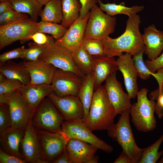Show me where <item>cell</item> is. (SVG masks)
<instances>
[{
  "instance_id": "2",
  "label": "cell",
  "mask_w": 163,
  "mask_h": 163,
  "mask_svg": "<svg viewBox=\"0 0 163 163\" xmlns=\"http://www.w3.org/2000/svg\"><path fill=\"white\" fill-rule=\"evenodd\" d=\"M117 114L104 85H101L95 91L88 116L84 122L92 132L108 130L114 125V119Z\"/></svg>"
},
{
  "instance_id": "9",
  "label": "cell",
  "mask_w": 163,
  "mask_h": 163,
  "mask_svg": "<svg viewBox=\"0 0 163 163\" xmlns=\"http://www.w3.org/2000/svg\"><path fill=\"white\" fill-rule=\"evenodd\" d=\"M38 22L30 18L0 26V50L38 32Z\"/></svg>"
},
{
  "instance_id": "4",
  "label": "cell",
  "mask_w": 163,
  "mask_h": 163,
  "mask_svg": "<svg viewBox=\"0 0 163 163\" xmlns=\"http://www.w3.org/2000/svg\"><path fill=\"white\" fill-rule=\"evenodd\" d=\"M149 91L146 88L139 90L137 101L132 104L130 110L134 125L138 130L144 132L152 131L156 127L154 114L156 102L148 99L147 94Z\"/></svg>"
},
{
  "instance_id": "44",
  "label": "cell",
  "mask_w": 163,
  "mask_h": 163,
  "mask_svg": "<svg viewBox=\"0 0 163 163\" xmlns=\"http://www.w3.org/2000/svg\"><path fill=\"white\" fill-rule=\"evenodd\" d=\"M53 163H73L66 148L61 155L51 162Z\"/></svg>"
},
{
  "instance_id": "16",
  "label": "cell",
  "mask_w": 163,
  "mask_h": 163,
  "mask_svg": "<svg viewBox=\"0 0 163 163\" xmlns=\"http://www.w3.org/2000/svg\"><path fill=\"white\" fill-rule=\"evenodd\" d=\"M90 11L84 18L79 16L67 29L64 35L55 42L71 52L81 44L84 38Z\"/></svg>"
},
{
  "instance_id": "36",
  "label": "cell",
  "mask_w": 163,
  "mask_h": 163,
  "mask_svg": "<svg viewBox=\"0 0 163 163\" xmlns=\"http://www.w3.org/2000/svg\"><path fill=\"white\" fill-rule=\"evenodd\" d=\"M22 84L18 80L7 77L0 82V94H11L19 89Z\"/></svg>"
},
{
  "instance_id": "27",
  "label": "cell",
  "mask_w": 163,
  "mask_h": 163,
  "mask_svg": "<svg viewBox=\"0 0 163 163\" xmlns=\"http://www.w3.org/2000/svg\"><path fill=\"white\" fill-rule=\"evenodd\" d=\"M97 3L101 10L105 12L106 14L111 16L122 14L126 15L129 17L136 14L142 11L144 8L142 5L128 7L125 5L124 2H122L119 5L114 3L104 4L101 0H98Z\"/></svg>"
},
{
  "instance_id": "30",
  "label": "cell",
  "mask_w": 163,
  "mask_h": 163,
  "mask_svg": "<svg viewBox=\"0 0 163 163\" xmlns=\"http://www.w3.org/2000/svg\"><path fill=\"white\" fill-rule=\"evenodd\" d=\"M72 53L75 65L84 74L86 75L92 72L93 56L81 44Z\"/></svg>"
},
{
  "instance_id": "13",
  "label": "cell",
  "mask_w": 163,
  "mask_h": 163,
  "mask_svg": "<svg viewBox=\"0 0 163 163\" xmlns=\"http://www.w3.org/2000/svg\"><path fill=\"white\" fill-rule=\"evenodd\" d=\"M48 97L62 114L65 120H83L84 109L77 95H70L60 97L53 92Z\"/></svg>"
},
{
  "instance_id": "1",
  "label": "cell",
  "mask_w": 163,
  "mask_h": 163,
  "mask_svg": "<svg viewBox=\"0 0 163 163\" xmlns=\"http://www.w3.org/2000/svg\"><path fill=\"white\" fill-rule=\"evenodd\" d=\"M139 16L137 14L129 17L124 32L117 38L109 37L103 41L106 56H119L123 52L135 56L145 49L139 30Z\"/></svg>"
},
{
  "instance_id": "32",
  "label": "cell",
  "mask_w": 163,
  "mask_h": 163,
  "mask_svg": "<svg viewBox=\"0 0 163 163\" xmlns=\"http://www.w3.org/2000/svg\"><path fill=\"white\" fill-rule=\"evenodd\" d=\"M67 29L57 23L42 21L38 22V32L50 34L55 40L62 37Z\"/></svg>"
},
{
  "instance_id": "50",
  "label": "cell",
  "mask_w": 163,
  "mask_h": 163,
  "mask_svg": "<svg viewBox=\"0 0 163 163\" xmlns=\"http://www.w3.org/2000/svg\"><path fill=\"white\" fill-rule=\"evenodd\" d=\"M158 163H163V154L162 155V157L160 160L158 162Z\"/></svg>"
},
{
  "instance_id": "40",
  "label": "cell",
  "mask_w": 163,
  "mask_h": 163,
  "mask_svg": "<svg viewBox=\"0 0 163 163\" xmlns=\"http://www.w3.org/2000/svg\"><path fill=\"white\" fill-rule=\"evenodd\" d=\"M144 62L145 66L150 71L149 74L155 77V72L157 70L163 67V52L156 59L153 60L146 59Z\"/></svg>"
},
{
  "instance_id": "6",
  "label": "cell",
  "mask_w": 163,
  "mask_h": 163,
  "mask_svg": "<svg viewBox=\"0 0 163 163\" xmlns=\"http://www.w3.org/2000/svg\"><path fill=\"white\" fill-rule=\"evenodd\" d=\"M0 105L8 106L12 127L25 130L34 112L19 90L10 94H0Z\"/></svg>"
},
{
  "instance_id": "11",
  "label": "cell",
  "mask_w": 163,
  "mask_h": 163,
  "mask_svg": "<svg viewBox=\"0 0 163 163\" xmlns=\"http://www.w3.org/2000/svg\"><path fill=\"white\" fill-rule=\"evenodd\" d=\"M43 156L47 162H52L66 149L69 140L66 135L37 129Z\"/></svg>"
},
{
  "instance_id": "51",
  "label": "cell",
  "mask_w": 163,
  "mask_h": 163,
  "mask_svg": "<svg viewBox=\"0 0 163 163\" xmlns=\"http://www.w3.org/2000/svg\"><path fill=\"white\" fill-rule=\"evenodd\" d=\"M8 1V0H0V2H2V1Z\"/></svg>"
},
{
  "instance_id": "15",
  "label": "cell",
  "mask_w": 163,
  "mask_h": 163,
  "mask_svg": "<svg viewBox=\"0 0 163 163\" xmlns=\"http://www.w3.org/2000/svg\"><path fill=\"white\" fill-rule=\"evenodd\" d=\"M83 78L72 72L57 68L51 84L54 92L58 96L77 95Z\"/></svg>"
},
{
  "instance_id": "35",
  "label": "cell",
  "mask_w": 163,
  "mask_h": 163,
  "mask_svg": "<svg viewBox=\"0 0 163 163\" xmlns=\"http://www.w3.org/2000/svg\"><path fill=\"white\" fill-rule=\"evenodd\" d=\"M29 18L26 14L18 12L11 9L0 14V26L11 24Z\"/></svg>"
},
{
  "instance_id": "33",
  "label": "cell",
  "mask_w": 163,
  "mask_h": 163,
  "mask_svg": "<svg viewBox=\"0 0 163 163\" xmlns=\"http://www.w3.org/2000/svg\"><path fill=\"white\" fill-rule=\"evenodd\" d=\"M81 45L92 56H105L104 46L102 40L84 37Z\"/></svg>"
},
{
  "instance_id": "8",
  "label": "cell",
  "mask_w": 163,
  "mask_h": 163,
  "mask_svg": "<svg viewBox=\"0 0 163 163\" xmlns=\"http://www.w3.org/2000/svg\"><path fill=\"white\" fill-rule=\"evenodd\" d=\"M61 129L69 139L82 140L108 153L113 150L112 146L94 134L82 120H64L62 124Z\"/></svg>"
},
{
  "instance_id": "26",
  "label": "cell",
  "mask_w": 163,
  "mask_h": 163,
  "mask_svg": "<svg viewBox=\"0 0 163 163\" xmlns=\"http://www.w3.org/2000/svg\"><path fill=\"white\" fill-rule=\"evenodd\" d=\"M11 8L19 13H27L37 22L42 6L36 0H8Z\"/></svg>"
},
{
  "instance_id": "17",
  "label": "cell",
  "mask_w": 163,
  "mask_h": 163,
  "mask_svg": "<svg viewBox=\"0 0 163 163\" xmlns=\"http://www.w3.org/2000/svg\"><path fill=\"white\" fill-rule=\"evenodd\" d=\"M132 56L126 53L119 56L117 60L120 71L123 76L127 93L131 99L135 98L139 91L137 82L138 74Z\"/></svg>"
},
{
  "instance_id": "34",
  "label": "cell",
  "mask_w": 163,
  "mask_h": 163,
  "mask_svg": "<svg viewBox=\"0 0 163 163\" xmlns=\"http://www.w3.org/2000/svg\"><path fill=\"white\" fill-rule=\"evenodd\" d=\"M49 44L39 45L34 42L28 44V47L25 49L24 59L25 61H34L38 59Z\"/></svg>"
},
{
  "instance_id": "37",
  "label": "cell",
  "mask_w": 163,
  "mask_h": 163,
  "mask_svg": "<svg viewBox=\"0 0 163 163\" xmlns=\"http://www.w3.org/2000/svg\"><path fill=\"white\" fill-rule=\"evenodd\" d=\"M31 40L34 42L39 45L50 44L55 42V40L52 36H50L40 32H36L20 41L23 44Z\"/></svg>"
},
{
  "instance_id": "12",
  "label": "cell",
  "mask_w": 163,
  "mask_h": 163,
  "mask_svg": "<svg viewBox=\"0 0 163 163\" xmlns=\"http://www.w3.org/2000/svg\"><path fill=\"white\" fill-rule=\"evenodd\" d=\"M31 118L26 128L21 141V155L27 162L47 163L43 158L37 129L33 125Z\"/></svg>"
},
{
  "instance_id": "42",
  "label": "cell",
  "mask_w": 163,
  "mask_h": 163,
  "mask_svg": "<svg viewBox=\"0 0 163 163\" xmlns=\"http://www.w3.org/2000/svg\"><path fill=\"white\" fill-rule=\"evenodd\" d=\"M81 5L80 16L84 18L97 3L98 0H79Z\"/></svg>"
},
{
  "instance_id": "28",
  "label": "cell",
  "mask_w": 163,
  "mask_h": 163,
  "mask_svg": "<svg viewBox=\"0 0 163 163\" xmlns=\"http://www.w3.org/2000/svg\"><path fill=\"white\" fill-rule=\"evenodd\" d=\"M63 16L62 24L68 29L80 16L81 8L78 0H61Z\"/></svg>"
},
{
  "instance_id": "25",
  "label": "cell",
  "mask_w": 163,
  "mask_h": 163,
  "mask_svg": "<svg viewBox=\"0 0 163 163\" xmlns=\"http://www.w3.org/2000/svg\"><path fill=\"white\" fill-rule=\"evenodd\" d=\"M95 80L92 72L86 75L83 78L82 83L77 96L83 105L85 122L88 116L94 91Z\"/></svg>"
},
{
  "instance_id": "23",
  "label": "cell",
  "mask_w": 163,
  "mask_h": 163,
  "mask_svg": "<svg viewBox=\"0 0 163 163\" xmlns=\"http://www.w3.org/2000/svg\"><path fill=\"white\" fill-rule=\"evenodd\" d=\"M24 131L11 127L0 134V148L8 154L23 158L21 152V145Z\"/></svg>"
},
{
  "instance_id": "14",
  "label": "cell",
  "mask_w": 163,
  "mask_h": 163,
  "mask_svg": "<svg viewBox=\"0 0 163 163\" xmlns=\"http://www.w3.org/2000/svg\"><path fill=\"white\" fill-rule=\"evenodd\" d=\"M104 85L108 98L117 114L130 111L131 98L123 91L121 83L117 79L116 72L109 76Z\"/></svg>"
},
{
  "instance_id": "10",
  "label": "cell",
  "mask_w": 163,
  "mask_h": 163,
  "mask_svg": "<svg viewBox=\"0 0 163 163\" xmlns=\"http://www.w3.org/2000/svg\"><path fill=\"white\" fill-rule=\"evenodd\" d=\"M38 59L51 64L58 69L74 72L82 78L85 75L75 65L72 53L55 42L48 45Z\"/></svg>"
},
{
  "instance_id": "24",
  "label": "cell",
  "mask_w": 163,
  "mask_h": 163,
  "mask_svg": "<svg viewBox=\"0 0 163 163\" xmlns=\"http://www.w3.org/2000/svg\"><path fill=\"white\" fill-rule=\"evenodd\" d=\"M0 72L7 78L18 80L24 85L30 83V77L23 62L16 63L11 60L0 62Z\"/></svg>"
},
{
  "instance_id": "7",
  "label": "cell",
  "mask_w": 163,
  "mask_h": 163,
  "mask_svg": "<svg viewBox=\"0 0 163 163\" xmlns=\"http://www.w3.org/2000/svg\"><path fill=\"white\" fill-rule=\"evenodd\" d=\"M116 18L105 14L96 4L90 11L84 37L106 40L113 33L116 24Z\"/></svg>"
},
{
  "instance_id": "45",
  "label": "cell",
  "mask_w": 163,
  "mask_h": 163,
  "mask_svg": "<svg viewBox=\"0 0 163 163\" xmlns=\"http://www.w3.org/2000/svg\"><path fill=\"white\" fill-rule=\"evenodd\" d=\"M114 163H132L127 155L122 151L119 157L113 162Z\"/></svg>"
},
{
  "instance_id": "39",
  "label": "cell",
  "mask_w": 163,
  "mask_h": 163,
  "mask_svg": "<svg viewBox=\"0 0 163 163\" xmlns=\"http://www.w3.org/2000/svg\"><path fill=\"white\" fill-rule=\"evenodd\" d=\"M25 48L24 46L5 52L0 55V62H3L17 58L24 59Z\"/></svg>"
},
{
  "instance_id": "22",
  "label": "cell",
  "mask_w": 163,
  "mask_h": 163,
  "mask_svg": "<svg viewBox=\"0 0 163 163\" xmlns=\"http://www.w3.org/2000/svg\"><path fill=\"white\" fill-rule=\"evenodd\" d=\"M19 90L34 112L43 99L54 92L51 84H22Z\"/></svg>"
},
{
  "instance_id": "31",
  "label": "cell",
  "mask_w": 163,
  "mask_h": 163,
  "mask_svg": "<svg viewBox=\"0 0 163 163\" xmlns=\"http://www.w3.org/2000/svg\"><path fill=\"white\" fill-rule=\"evenodd\" d=\"M163 141V134L154 143L143 149L141 158L139 163H155L163 154V150L158 152Z\"/></svg>"
},
{
  "instance_id": "20",
  "label": "cell",
  "mask_w": 163,
  "mask_h": 163,
  "mask_svg": "<svg viewBox=\"0 0 163 163\" xmlns=\"http://www.w3.org/2000/svg\"><path fill=\"white\" fill-rule=\"evenodd\" d=\"M92 72L94 75V91L99 88L107 77L119 70L117 60L114 57L106 56H93Z\"/></svg>"
},
{
  "instance_id": "46",
  "label": "cell",
  "mask_w": 163,
  "mask_h": 163,
  "mask_svg": "<svg viewBox=\"0 0 163 163\" xmlns=\"http://www.w3.org/2000/svg\"><path fill=\"white\" fill-rule=\"evenodd\" d=\"M12 9L8 1H2L0 3V14Z\"/></svg>"
},
{
  "instance_id": "49",
  "label": "cell",
  "mask_w": 163,
  "mask_h": 163,
  "mask_svg": "<svg viewBox=\"0 0 163 163\" xmlns=\"http://www.w3.org/2000/svg\"><path fill=\"white\" fill-rule=\"evenodd\" d=\"M6 78L4 75L0 72V82L3 81Z\"/></svg>"
},
{
  "instance_id": "38",
  "label": "cell",
  "mask_w": 163,
  "mask_h": 163,
  "mask_svg": "<svg viewBox=\"0 0 163 163\" xmlns=\"http://www.w3.org/2000/svg\"><path fill=\"white\" fill-rule=\"evenodd\" d=\"M12 121L9 108L7 105H0V134L11 127Z\"/></svg>"
},
{
  "instance_id": "41",
  "label": "cell",
  "mask_w": 163,
  "mask_h": 163,
  "mask_svg": "<svg viewBox=\"0 0 163 163\" xmlns=\"http://www.w3.org/2000/svg\"><path fill=\"white\" fill-rule=\"evenodd\" d=\"M26 161L23 158L8 154L0 148V163H25Z\"/></svg>"
},
{
  "instance_id": "18",
  "label": "cell",
  "mask_w": 163,
  "mask_h": 163,
  "mask_svg": "<svg viewBox=\"0 0 163 163\" xmlns=\"http://www.w3.org/2000/svg\"><path fill=\"white\" fill-rule=\"evenodd\" d=\"M66 149L74 163H97L95 155L98 149L92 145L79 139H71L69 141Z\"/></svg>"
},
{
  "instance_id": "48",
  "label": "cell",
  "mask_w": 163,
  "mask_h": 163,
  "mask_svg": "<svg viewBox=\"0 0 163 163\" xmlns=\"http://www.w3.org/2000/svg\"><path fill=\"white\" fill-rule=\"evenodd\" d=\"M42 6L45 5L51 0H36Z\"/></svg>"
},
{
  "instance_id": "5",
  "label": "cell",
  "mask_w": 163,
  "mask_h": 163,
  "mask_svg": "<svg viewBox=\"0 0 163 163\" xmlns=\"http://www.w3.org/2000/svg\"><path fill=\"white\" fill-rule=\"evenodd\" d=\"M31 120L37 129L52 133L63 132L61 125L64 119L48 96L34 112Z\"/></svg>"
},
{
  "instance_id": "29",
  "label": "cell",
  "mask_w": 163,
  "mask_h": 163,
  "mask_svg": "<svg viewBox=\"0 0 163 163\" xmlns=\"http://www.w3.org/2000/svg\"><path fill=\"white\" fill-rule=\"evenodd\" d=\"M45 5L39 14L41 21L61 23L63 18L61 0H51Z\"/></svg>"
},
{
  "instance_id": "47",
  "label": "cell",
  "mask_w": 163,
  "mask_h": 163,
  "mask_svg": "<svg viewBox=\"0 0 163 163\" xmlns=\"http://www.w3.org/2000/svg\"><path fill=\"white\" fill-rule=\"evenodd\" d=\"M163 93V82L158 88L154 91H151L149 95V97L151 99L157 95Z\"/></svg>"
},
{
  "instance_id": "3",
  "label": "cell",
  "mask_w": 163,
  "mask_h": 163,
  "mask_svg": "<svg viewBox=\"0 0 163 163\" xmlns=\"http://www.w3.org/2000/svg\"><path fill=\"white\" fill-rule=\"evenodd\" d=\"M130 111L123 113L116 124L107 130L108 135L116 141L132 163H138L143 149L139 148L135 142L129 122Z\"/></svg>"
},
{
  "instance_id": "19",
  "label": "cell",
  "mask_w": 163,
  "mask_h": 163,
  "mask_svg": "<svg viewBox=\"0 0 163 163\" xmlns=\"http://www.w3.org/2000/svg\"><path fill=\"white\" fill-rule=\"evenodd\" d=\"M23 63L30 74L33 84H51L57 68L41 59L34 61H24Z\"/></svg>"
},
{
  "instance_id": "43",
  "label": "cell",
  "mask_w": 163,
  "mask_h": 163,
  "mask_svg": "<svg viewBox=\"0 0 163 163\" xmlns=\"http://www.w3.org/2000/svg\"><path fill=\"white\" fill-rule=\"evenodd\" d=\"M151 99L157 101L155 112L158 118L161 119L163 117V93L157 95Z\"/></svg>"
},
{
  "instance_id": "21",
  "label": "cell",
  "mask_w": 163,
  "mask_h": 163,
  "mask_svg": "<svg viewBox=\"0 0 163 163\" xmlns=\"http://www.w3.org/2000/svg\"><path fill=\"white\" fill-rule=\"evenodd\" d=\"M144 51L148 59L153 60L157 58L163 51V31L157 30L152 24L144 28L142 35Z\"/></svg>"
}]
</instances>
